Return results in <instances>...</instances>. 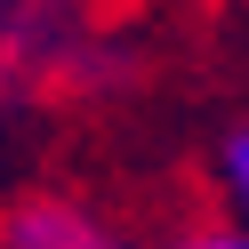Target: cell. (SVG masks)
Segmentation results:
<instances>
[{
    "label": "cell",
    "mask_w": 249,
    "mask_h": 249,
    "mask_svg": "<svg viewBox=\"0 0 249 249\" xmlns=\"http://www.w3.org/2000/svg\"><path fill=\"white\" fill-rule=\"evenodd\" d=\"M0 249H129V233L72 193H24L0 209Z\"/></svg>",
    "instance_id": "obj_1"
},
{
    "label": "cell",
    "mask_w": 249,
    "mask_h": 249,
    "mask_svg": "<svg viewBox=\"0 0 249 249\" xmlns=\"http://www.w3.org/2000/svg\"><path fill=\"white\" fill-rule=\"evenodd\" d=\"M217 201H225L233 225H249V129H233L217 145Z\"/></svg>",
    "instance_id": "obj_2"
},
{
    "label": "cell",
    "mask_w": 249,
    "mask_h": 249,
    "mask_svg": "<svg viewBox=\"0 0 249 249\" xmlns=\"http://www.w3.org/2000/svg\"><path fill=\"white\" fill-rule=\"evenodd\" d=\"M161 249H249V225H233V217L225 225H185V233H169Z\"/></svg>",
    "instance_id": "obj_3"
},
{
    "label": "cell",
    "mask_w": 249,
    "mask_h": 249,
    "mask_svg": "<svg viewBox=\"0 0 249 249\" xmlns=\"http://www.w3.org/2000/svg\"><path fill=\"white\" fill-rule=\"evenodd\" d=\"M8 33H17V0H0V89H8Z\"/></svg>",
    "instance_id": "obj_4"
}]
</instances>
